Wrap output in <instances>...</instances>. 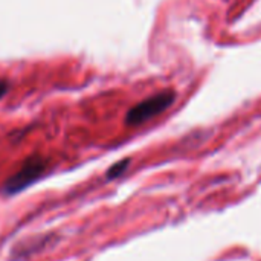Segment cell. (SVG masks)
<instances>
[{"label": "cell", "mask_w": 261, "mask_h": 261, "mask_svg": "<svg viewBox=\"0 0 261 261\" xmlns=\"http://www.w3.org/2000/svg\"><path fill=\"white\" fill-rule=\"evenodd\" d=\"M174 101H176V93L173 90L159 92V93L141 101L135 107H132L125 116V124L127 125H141V124L147 122L148 119L158 116L159 113L165 112L168 107L173 106Z\"/></svg>", "instance_id": "obj_1"}, {"label": "cell", "mask_w": 261, "mask_h": 261, "mask_svg": "<svg viewBox=\"0 0 261 261\" xmlns=\"http://www.w3.org/2000/svg\"><path fill=\"white\" fill-rule=\"evenodd\" d=\"M47 168V161L41 156H31L26 159V162L21 165V168L12 174L3 185L2 191L5 194H17L32 185L35 180H38Z\"/></svg>", "instance_id": "obj_2"}, {"label": "cell", "mask_w": 261, "mask_h": 261, "mask_svg": "<svg viewBox=\"0 0 261 261\" xmlns=\"http://www.w3.org/2000/svg\"><path fill=\"white\" fill-rule=\"evenodd\" d=\"M128 164H130V159H122V161L116 162V164H115L109 171H107L106 177H107L109 180H110V179H116V177H119V176L127 170Z\"/></svg>", "instance_id": "obj_3"}, {"label": "cell", "mask_w": 261, "mask_h": 261, "mask_svg": "<svg viewBox=\"0 0 261 261\" xmlns=\"http://www.w3.org/2000/svg\"><path fill=\"white\" fill-rule=\"evenodd\" d=\"M8 89H9L8 83H6V81H2V83H0V98L8 92Z\"/></svg>", "instance_id": "obj_4"}]
</instances>
